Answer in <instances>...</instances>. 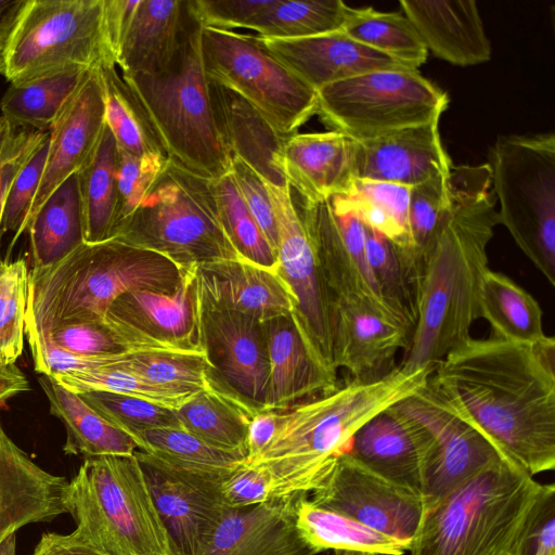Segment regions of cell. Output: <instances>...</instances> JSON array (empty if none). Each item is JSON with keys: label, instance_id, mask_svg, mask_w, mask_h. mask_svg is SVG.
Here are the masks:
<instances>
[{"label": "cell", "instance_id": "6da1fadb", "mask_svg": "<svg viewBox=\"0 0 555 555\" xmlns=\"http://www.w3.org/2000/svg\"><path fill=\"white\" fill-rule=\"evenodd\" d=\"M439 401L527 474L555 467V339L490 335L451 350L429 376Z\"/></svg>", "mask_w": 555, "mask_h": 555}, {"label": "cell", "instance_id": "7a4b0ae2", "mask_svg": "<svg viewBox=\"0 0 555 555\" xmlns=\"http://www.w3.org/2000/svg\"><path fill=\"white\" fill-rule=\"evenodd\" d=\"M450 206L416 266V322L399 366L434 367L480 318L487 246L499 224L489 164L453 166Z\"/></svg>", "mask_w": 555, "mask_h": 555}, {"label": "cell", "instance_id": "3957f363", "mask_svg": "<svg viewBox=\"0 0 555 555\" xmlns=\"http://www.w3.org/2000/svg\"><path fill=\"white\" fill-rule=\"evenodd\" d=\"M434 367L405 371L399 365L382 379L344 385L279 412L275 433L248 465L264 469L272 499L317 490L336 459L347 453L356 433L372 417L423 388Z\"/></svg>", "mask_w": 555, "mask_h": 555}, {"label": "cell", "instance_id": "277c9868", "mask_svg": "<svg viewBox=\"0 0 555 555\" xmlns=\"http://www.w3.org/2000/svg\"><path fill=\"white\" fill-rule=\"evenodd\" d=\"M182 273L164 256L117 237L82 243L62 260L29 271L25 332L65 320L104 322L122 294H173Z\"/></svg>", "mask_w": 555, "mask_h": 555}, {"label": "cell", "instance_id": "5b68a950", "mask_svg": "<svg viewBox=\"0 0 555 555\" xmlns=\"http://www.w3.org/2000/svg\"><path fill=\"white\" fill-rule=\"evenodd\" d=\"M541 486L499 459L424 511L411 555H512Z\"/></svg>", "mask_w": 555, "mask_h": 555}, {"label": "cell", "instance_id": "8992f818", "mask_svg": "<svg viewBox=\"0 0 555 555\" xmlns=\"http://www.w3.org/2000/svg\"><path fill=\"white\" fill-rule=\"evenodd\" d=\"M65 506L76 522L68 535L105 555H173L134 453L86 457Z\"/></svg>", "mask_w": 555, "mask_h": 555}, {"label": "cell", "instance_id": "52a82bcc", "mask_svg": "<svg viewBox=\"0 0 555 555\" xmlns=\"http://www.w3.org/2000/svg\"><path fill=\"white\" fill-rule=\"evenodd\" d=\"M202 28L192 10L178 49L164 69L121 76L149 112L169 159L216 179L230 171L231 157L211 112L201 51Z\"/></svg>", "mask_w": 555, "mask_h": 555}, {"label": "cell", "instance_id": "ba28073f", "mask_svg": "<svg viewBox=\"0 0 555 555\" xmlns=\"http://www.w3.org/2000/svg\"><path fill=\"white\" fill-rule=\"evenodd\" d=\"M114 62L104 0H13L0 21V75L10 83Z\"/></svg>", "mask_w": 555, "mask_h": 555}, {"label": "cell", "instance_id": "9c48e42d", "mask_svg": "<svg viewBox=\"0 0 555 555\" xmlns=\"http://www.w3.org/2000/svg\"><path fill=\"white\" fill-rule=\"evenodd\" d=\"M114 237L155 251L181 271L241 258L219 221L211 179L171 159Z\"/></svg>", "mask_w": 555, "mask_h": 555}, {"label": "cell", "instance_id": "30bf717a", "mask_svg": "<svg viewBox=\"0 0 555 555\" xmlns=\"http://www.w3.org/2000/svg\"><path fill=\"white\" fill-rule=\"evenodd\" d=\"M498 220L555 285V134L500 135L489 152Z\"/></svg>", "mask_w": 555, "mask_h": 555}, {"label": "cell", "instance_id": "8fae6325", "mask_svg": "<svg viewBox=\"0 0 555 555\" xmlns=\"http://www.w3.org/2000/svg\"><path fill=\"white\" fill-rule=\"evenodd\" d=\"M315 114L357 142L440 119L447 93L418 69L376 70L317 91Z\"/></svg>", "mask_w": 555, "mask_h": 555}, {"label": "cell", "instance_id": "7c38bea8", "mask_svg": "<svg viewBox=\"0 0 555 555\" xmlns=\"http://www.w3.org/2000/svg\"><path fill=\"white\" fill-rule=\"evenodd\" d=\"M207 77L246 99L284 137L315 114L317 91L274 57L257 36L203 27Z\"/></svg>", "mask_w": 555, "mask_h": 555}, {"label": "cell", "instance_id": "4fadbf2b", "mask_svg": "<svg viewBox=\"0 0 555 555\" xmlns=\"http://www.w3.org/2000/svg\"><path fill=\"white\" fill-rule=\"evenodd\" d=\"M266 185L276 221V271L295 299L292 319L313 358L337 374L332 360L327 292L313 241L289 183Z\"/></svg>", "mask_w": 555, "mask_h": 555}, {"label": "cell", "instance_id": "5bb4252c", "mask_svg": "<svg viewBox=\"0 0 555 555\" xmlns=\"http://www.w3.org/2000/svg\"><path fill=\"white\" fill-rule=\"evenodd\" d=\"M311 501L376 531L410 541L421 525L422 493L371 470L349 453L339 455Z\"/></svg>", "mask_w": 555, "mask_h": 555}, {"label": "cell", "instance_id": "9a60e30c", "mask_svg": "<svg viewBox=\"0 0 555 555\" xmlns=\"http://www.w3.org/2000/svg\"><path fill=\"white\" fill-rule=\"evenodd\" d=\"M395 406L421 424L433 438L421 485L425 509L504 457L486 437L450 412L436 397L428 382Z\"/></svg>", "mask_w": 555, "mask_h": 555}, {"label": "cell", "instance_id": "2e32d148", "mask_svg": "<svg viewBox=\"0 0 555 555\" xmlns=\"http://www.w3.org/2000/svg\"><path fill=\"white\" fill-rule=\"evenodd\" d=\"M154 505L168 533L173 555H201L229 509L219 483L228 473L170 467L151 455L134 452Z\"/></svg>", "mask_w": 555, "mask_h": 555}, {"label": "cell", "instance_id": "e0dca14e", "mask_svg": "<svg viewBox=\"0 0 555 555\" xmlns=\"http://www.w3.org/2000/svg\"><path fill=\"white\" fill-rule=\"evenodd\" d=\"M105 322L131 351H202L201 299L196 268L183 271L173 294L134 291L107 310Z\"/></svg>", "mask_w": 555, "mask_h": 555}, {"label": "cell", "instance_id": "ac0fdd59", "mask_svg": "<svg viewBox=\"0 0 555 555\" xmlns=\"http://www.w3.org/2000/svg\"><path fill=\"white\" fill-rule=\"evenodd\" d=\"M332 360L351 379L371 383L398 365L397 352L405 350L413 328L396 313L357 298L330 301Z\"/></svg>", "mask_w": 555, "mask_h": 555}, {"label": "cell", "instance_id": "d6986e66", "mask_svg": "<svg viewBox=\"0 0 555 555\" xmlns=\"http://www.w3.org/2000/svg\"><path fill=\"white\" fill-rule=\"evenodd\" d=\"M201 347L208 360L210 375L261 412L269 379L268 345L262 322L248 314L201 301Z\"/></svg>", "mask_w": 555, "mask_h": 555}, {"label": "cell", "instance_id": "ffe728a7", "mask_svg": "<svg viewBox=\"0 0 555 555\" xmlns=\"http://www.w3.org/2000/svg\"><path fill=\"white\" fill-rule=\"evenodd\" d=\"M105 126L104 92L98 66L86 72L49 131V153L26 231L46 199L93 153Z\"/></svg>", "mask_w": 555, "mask_h": 555}, {"label": "cell", "instance_id": "44dd1931", "mask_svg": "<svg viewBox=\"0 0 555 555\" xmlns=\"http://www.w3.org/2000/svg\"><path fill=\"white\" fill-rule=\"evenodd\" d=\"M258 38L274 57L315 91L371 72L414 69L341 30L297 39Z\"/></svg>", "mask_w": 555, "mask_h": 555}, {"label": "cell", "instance_id": "7402d4cb", "mask_svg": "<svg viewBox=\"0 0 555 555\" xmlns=\"http://www.w3.org/2000/svg\"><path fill=\"white\" fill-rule=\"evenodd\" d=\"M300 495L229 508L201 555H315L296 525Z\"/></svg>", "mask_w": 555, "mask_h": 555}, {"label": "cell", "instance_id": "603a6c76", "mask_svg": "<svg viewBox=\"0 0 555 555\" xmlns=\"http://www.w3.org/2000/svg\"><path fill=\"white\" fill-rule=\"evenodd\" d=\"M431 448L430 434L393 404L356 433L347 453L378 475L421 492Z\"/></svg>", "mask_w": 555, "mask_h": 555}, {"label": "cell", "instance_id": "cb8c5ba5", "mask_svg": "<svg viewBox=\"0 0 555 555\" xmlns=\"http://www.w3.org/2000/svg\"><path fill=\"white\" fill-rule=\"evenodd\" d=\"M68 481L38 466L0 422V542L21 527L67 513Z\"/></svg>", "mask_w": 555, "mask_h": 555}, {"label": "cell", "instance_id": "d4e9b609", "mask_svg": "<svg viewBox=\"0 0 555 555\" xmlns=\"http://www.w3.org/2000/svg\"><path fill=\"white\" fill-rule=\"evenodd\" d=\"M439 120L359 142L357 177L414 186L450 173L453 164L441 141Z\"/></svg>", "mask_w": 555, "mask_h": 555}, {"label": "cell", "instance_id": "484cf974", "mask_svg": "<svg viewBox=\"0 0 555 555\" xmlns=\"http://www.w3.org/2000/svg\"><path fill=\"white\" fill-rule=\"evenodd\" d=\"M201 301L238 311L263 322L292 314L295 299L275 269L243 258L222 259L196 267Z\"/></svg>", "mask_w": 555, "mask_h": 555}, {"label": "cell", "instance_id": "4316f807", "mask_svg": "<svg viewBox=\"0 0 555 555\" xmlns=\"http://www.w3.org/2000/svg\"><path fill=\"white\" fill-rule=\"evenodd\" d=\"M359 142L334 130L295 133L287 138L282 167L301 197L324 202L345 195L357 177Z\"/></svg>", "mask_w": 555, "mask_h": 555}, {"label": "cell", "instance_id": "83f0119b", "mask_svg": "<svg viewBox=\"0 0 555 555\" xmlns=\"http://www.w3.org/2000/svg\"><path fill=\"white\" fill-rule=\"evenodd\" d=\"M208 92L214 120L230 157L243 160L270 184H288L282 167L287 137L232 89L208 78Z\"/></svg>", "mask_w": 555, "mask_h": 555}, {"label": "cell", "instance_id": "f1b7e54d", "mask_svg": "<svg viewBox=\"0 0 555 555\" xmlns=\"http://www.w3.org/2000/svg\"><path fill=\"white\" fill-rule=\"evenodd\" d=\"M262 324L268 345L269 379L261 412H283L337 387V374L313 358L291 314L266 320Z\"/></svg>", "mask_w": 555, "mask_h": 555}, {"label": "cell", "instance_id": "f546056e", "mask_svg": "<svg viewBox=\"0 0 555 555\" xmlns=\"http://www.w3.org/2000/svg\"><path fill=\"white\" fill-rule=\"evenodd\" d=\"M427 51L455 66L490 61L492 49L474 0H400Z\"/></svg>", "mask_w": 555, "mask_h": 555}, {"label": "cell", "instance_id": "4dcf8cb0", "mask_svg": "<svg viewBox=\"0 0 555 555\" xmlns=\"http://www.w3.org/2000/svg\"><path fill=\"white\" fill-rule=\"evenodd\" d=\"M191 15L190 0H140L116 59L121 74L150 75L164 69Z\"/></svg>", "mask_w": 555, "mask_h": 555}, {"label": "cell", "instance_id": "1f68e13d", "mask_svg": "<svg viewBox=\"0 0 555 555\" xmlns=\"http://www.w3.org/2000/svg\"><path fill=\"white\" fill-rule=\"evenodd\" d=\"M258 412L216 380L210 371L207 387L176 410L181 428L189 434L217 449L246 454L249 424Z\"/></svg>", "mask_w": 555, "mask_h": 555}, {"label": "cell", "instance_id": "d6a6232c", "mask_svg": "<svg viewBox=\"0 0 555 555\" xmlns=\"http://www.w3.org/2000/svg\"><path fill=\"white\" fill-rule=\"evenodd\" d=\"M38 382L48 398L51 414L66 429L65 454L130 456L138 450L130 436L108 423L78 393L52 376L42 375Z\"/></svg>", "mask_w": 555, "mask_h": 555}, {"label": "cell", "instance_id": "836d02e7", "mask_svg": "<svg viewBox=\"0 0 555 555\" xmlns=\"http://www.w3.org/2000/svg\"><path fill=\"white\" fill-rule=\"evenodd\" d=\"M295 513L297 528L315 554L332 550L344 555H403L412 546L410 541L318 506L307 494L298 496Z\"/></svg>", "mask_w": 555, "mask_h": 555}, {"label": "cell", "instance_id": "e575fe53", "mask_svg": "<svg viewBox=\"0 0 555 555\" xmlns=\"http://www.w3.org/2000/svg\"><path fill=\"white\" fill-rule=\"evenodd\" d=\"M27 231L33 268L51 266L85 243L77 173L46 199Z\"/></svg>", "mask_w": 555, "mask_h": 555}, {"label": "cell", "instance_id": "d590c367", "mask_svg": "<svg viewBox=\"0 0 555 555\" xmlns=\"http://www.w3.org/2000/svg\"><path fill=\"white\" fill-rule=\"evenodd\" d=\"M118 145L105 124L93 153L76 172L78 178L85 243L114 236L117 227L116 164Z\"/></svg>", "mask_w": 555, "mask_h": 555}, {"label": "cell", "instance_id": "8d00e7d4", "mask_svg": "<svg viewBox=\"0 0 555 555\" xmlns=\"http://www.w3.org/2000/svg\"><path fill=\"white\" fill-rule=\"evenodd\" d=\"M480 318L491 335L520 344L545 339L543 312L534 297L503 273L487 269L479 291Z\"/></svg>", "mask_w": 555, "mask_h": 555}, {"label": "cell", "instance_id": "74e56055", "mask_svg": "<svg viewBox=\"0 0 555 555\" xmlns=\"http://www.w3.org/2000/svg\"><path fill=\"white\" fill-rule=\"evenodd\" d=\"M116 64L103 61L98 65L104 92L105 124L119 149L134 154L168 153L142 101L117 72Z\"/></svg>", "mask_w": 555, "mask_h": 555}, {"label": "cell", "instance_id": "f35d334b", "mask_svg": "<svg viewBox=\"0 0 555 555\" xmlns=\"http://www.w3.org/2000/svg\"><path fill=\"white\" fill-rule=\"evenodd\" d=\"M88 69H70L10 83L0 100L2 117L17 128L49 132Z\"/></svg>", "mask_w": 555, "mask_h": 555}, {"label": "cell", "instance_id": "ab89813d", "mask_svg": "<svg viewBox=\"0 0 555 555\" xmlns=\"http://www.w3.org/2000/svg\"><path fill=\"white\" fill-rule=\"evenodd\" d=\"M411 188L398 183L357 178L345 195L334 196L331 199L343 208L354 212L363 224L387 237L411 263L409 259Z\"/></svg>", "mask_w": 555, "mask_h": 555}, {"label": "cell", "instance_id": "60d3db41", "mask_svg": "<svg viewBox=\"0 0 555 555\" xmlns=\"http://www.w3.org/2000/svg\"><path fill=\"white\" fill-rule=\"evenodd\" d=\"M340 30L351 39L414 69H418L428 56L422 38L403 12L349 7Z\"/></svg>", "mask_w": 555, "mask_h": 555}, {"label": "cell", "instance_id": "b9f144b4", "mask_svg": "<svg viewBox=\"0 0 555 555\" xmlns=\"http://www.w3.org/2000/svg\"><path fill=\"white\" fill-rule=\"evenodd\" d=\"M348 5L341 0H270L248 29L260 38L297 39L339 31Z\"/></svg>", "mask_w": 555, "mask_h": 555}, {"label": "cell", "instance_id": "7bdbcfd3", "mask_svg": "<svg viewBox=\"0 0 555 555\" xmlns=\"http://www.w3.org/2000/svg\"><path fill=\"white\" fill-rule=\"evenodd\" d=\"M138 450L175 468L224 473L244 463L247 454L242 451L217 449L182 428H155L142 433Z\"/></svg>", "mask_w": 555, "mask_h": 555}, {"label": "cell", "instance_id": "ee69618b", "mask_svg": "<svg viewBox=\"0 0 555 555\" xmlns=\"http://www.w3.org/2000/svg\"><path fill=\"white\" fill-rule=\"evenodd\" d=\"M114 363L151 384L188 397L209 383L210 366L202 351H130L117 356Z\"/></svg>", "mask_w": 555, "mask_h": 555}, {"label": "cell", "instance_id": "f6af8a7d", "mask_svg": "<svg viewBox=\"0 0 555 555\" xmlns=\"http://www.w3.org/2000/svg\"><path fill=\"white\" fill-rule=\"evenodd\" d=\"M369 267L384 301L413 330L416 322V271L387 237L366 227Z\"/></svg>", "mask_w": 555, "mask_h": 555}, {"label": "cell", "instance_id": "bcb514c9", "mask_svg": "<svg viewBox=\"0 0 555 555\" xmlns=\"http://www.w3.org/2000/svg\"><path fill=\"white\" fill-rule=\"evenodd\" d=\"M211 189L219 221L240 257L276 270L278 251L247 208L231 172L211 179Z\"/></svg>", "mask_w": 555, "mask_h": 555}, {"label": "cell", "instance_id": "7dc6e473", "mask_svg": "<svg viewBox=\"0 0 555 555\" xmlns=\"http://www.w3.org/2000/svg\"><path fill=\"white\" fill-rule=\"evenodd\" d=\"M116 357L105 364L54 378L76 393L90 390L116 392L137 397L172 410H177L190 398L151 384L121 369L114 363Z\"/></svg>", "mask_w": 555, "mask_h": 555}, {"label": "cell", "instance_id": "c3c4849f", "mask_svg": "<svg viewBox=\"0 0 555 555\" xmlns=\"http://www.w3.org/2000/svg\"><path fill=\"white\" fill-rule=\"evenodd\" d=\"M29 271L24 258L0 262V364H15L24 349Z\"/></svg>", "mask_w": 555, "mask_h": 555}, {"label": "cell", "instance_id": "681fc988", "mask_svg": "<svg viewBox=\"0 0 555 555\" xmlns=\"http://www.w3.org/2000/svg\"><path fill=\"white\" fill-rule=\"evenodd\" d=\"M108 423L130 436L138 437L155 428H181L176 410L116 392L90 390L78 393Z\"/></svg>", "mask_w": 555, "mask_h": 555}, {"label": "cell", "instance_id": "f907efd6", "mask_svg": "<svg viewBox=\"0 0 555 555\" xmlns=\"http://www.w3.org/2000/svg\"><path fill=\"white\" fill-rule=\"evenodd\" d=\"M449 176L433 177L411 188L409 259L415 269L450 206Z\"/></svg>", "mask_w": 555, "mask_h": 555}, {"label": "cell", "instance_id": "816d5d0a", "mask_svg": "<svg viewBox=\"0 0 555 555\" xmlns=\"http://www.w3.org/2000/svg\"><path fill=\"white\" fill-rule=\"evenodd\" d=\"M42 334L63 349L83 358H102L130 352L128 344L105 321H59L44 330L25 332Z\"/></svg>", "mask_w": 555, "mask_h": 555}, {"label": "cell", "instance_id": "f5cc1de1", "mask_svg": "<svg viewBox=\"0 0 555 555\" xmlns=\"http://www.w3.org/2000/svg\"><path fill=\"white\" fill-rule=\"evenodd\" d=\"M168 160V158L159 154L134 155L118 147L116 164L118 196L116 230L135 211L166 167Z\"/></svg>", "mask_w": 555, "mask_h": 555}, {"label": "cell", "instance_id": "db71d44e", "mask_svg": "<svg viewBox=\"0 0 555 555\" xmlns=\"http://www.w3.org/2000/svg\"><path fill=\"white\" fill-rule=\"evenodd\" d=\"M50 137V133H49ZM49 153V138L33 153L15 175L8 190L3 214L2 233L13 232L11 247L26 231L27 218L39 189Z\"/></svg>", "mask_w": 555, "mask_h": 555}, {"label": "cell", "instance_id": "11a10c76", "mask_svg": "<svg viewBox=\"0 0 555 555\" xmlns=\"http://www.w3.org/2000/svg\"><path fill=\"white\" fill-rule=\"evenodd\" d=\"M512 555H555V486L542 485Z\"/></svg>", "mask_w": 555, "mask_h": 555}, {"label": "cell", "instance_id": "9f6ffc18", "mask_svg": "<svg viewBox=\"0 0 555 555\" xmlns=\"http://www.w3.org/2000/svg\"><path fill=\"white\" fill-rule=\"evenodd\" d=\"M49 132L22 129L0 116V241L4 201L12 180Z\"/></svg>", "mask_w": 555, "mask_h": 555}, {"label": "cell", "instance_id": "6f0895ef", "mask_svg": "<svg viewBox=\"0 0 555 555\" xmlns=\"http://www.w3.org/2000/svg\"><path fill=\"white\" fill-rule=\"evenodd\" d=\"M230 172L247 208L271 246L276 250V221L266 181L237 157L231 158Z\"/></svg>", "mask_w": 555, "mask_h": 555}, {"label": "cell", "instance_id": "680465c9", "mask_svg": "<svg viewBox=\"0 0 555 555\" xmlns=\"http://www.w3.org/2000/svg\"><path fill=\"white\" fill-rule=\"evenodd\" d=\"M219 490L222 502L230 509L248 507L272 499L269 474L245 462L222 476Z\"/></svg>", "mask_w": 555, "mask_h": 555}, {"label": "cell", "instance_id": "91938a15", "mask_svg": "<svg viewBox=\"0 0 555 555\" xmlns=\"http://www.w3.org/2000/svg\"><path fill=\"white\" fill-rule=\"evenodd\" d=\"M203 27L224 30L247 28L270 0H190Z\"/></svg>", "mask_w": 555, "mask_h": 555}, {"label": "cell", "instance_id": "94428289", "mask_svg": "<svg viewBox=\"0 0 555 555\" xmlns=\"http://www.w3.org/2000/svg\"><path fill=\"white\" fill-rule=\"evenodd\" d=\"M140 0H104V36L111 59H116Z\"/></svg>", "mask_w": 555, "mask_h": 555}, {"label": "cell", "instance_id": "6125c7cd", "mask_svg": "<svg viewBox=\"0 0 555 555\" xmlns=\"http://www.w3.org/2000/svg\"><path fill=\"white\" fill-rule=\"evenodd\" d=\"M279 421V412H258L251 420L247 436V459L257 457L271 441Z\"/></svg>", "mask_w": 555, "mask_h": 555}, {"label": "cell", "instance_id": "be15d7a7", "mask_svg": "<svg viewBox=\"0 0 555 555\" xmlns=\"http://www.w3.org/2000/svg\"><path fill=\"white\" fill-rule=\"evenodd\" d=\"M31 555H105L98 550L72 539L68 534L46 532Z\"/></svg>", "mask_w": 555, "mask_h": 555}, {"label": "cell", "instance_id": "e7e4bbea", "mask_svg": "<svg viewBox=\"0 0 555 555\" xmlns=\"http://www.w3.org/2000/svg\"><path fill=\"white\" fill-rule=\"evenodd\" d=\"M28 389V379L15 364H0V405Z\"/></svg>", "mask_w": 555, "mask_h": 555}, {"label": "cell", "instance_id": "03108f58", "mask_svg": "<svg viewBox=\"0 0 555 555\" xmlns=\"http://www.w3.org/2000/svg\"><path fill=\"white\" fill-rule=\"evenodd\" d=\"M15 533L10 534L2 542H0V555H15Z\"/></svg>", "mask_w": 555, "mask_h": 555}, {"label": "cell", "instance_id": "003e7915", "mask_svg": "<svg viewBox=\"0 0 555 555\" xmlns=\"http://www.w3.org/2000/svg\"><path fill=\"white\" fill-rule=\"evenodd\" d=\"M13 0H0V21Z\"/></svg>", "mask_w": 555, "mask_h": 555}]
</instances>
